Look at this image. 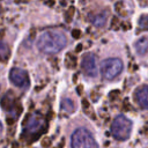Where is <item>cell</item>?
Returning <instances> with one entry per match:
<instances>
[{"label":"cell","instance_id":"7c38bea8","mask_svg":"<svg viewBox=\"0 0 148 148\" xmlns=\"http://www.w3.org/2000/svg\"><path fill=\"white\" fill-rule=\"evenodd\" d=\"M62 105H66L67 108V111H69V112H72L73 110H74V104H73V102L71 101V99H65L64 102H62Z\"/></svg>","mask_w":148,"mask_h":148},{"label":"cell","instance_id":"7a4b0ae2","mask_svg":"<svg viewBox=\"0 0 148 148\" xmlns=\"http://www.w3.org/2000/svg\"><path fill=\"white\" fill-rule=\"evenodd\" d=\"M72 148H98L94 135L83 127L76 128L71 138Z\"/></svg>","mask_w":148,"mask_h":148},{"label":"cell","instance_id":"5bb4252c","mask_svg":"<svg viewBox=\"0 0 148 148\" xmlns=\"http://www.w3.org/2000/svg\"><path fill=\"white\" fill-rule=\"evenodd\" d=\"M1 130H2V126H1V123H0V133H1Z\"/></svg>","mask_w":148,"mask_h":148},{"label":"cell","instance_id":"8992f818","mask_svg":"<svg viewBox=\"0 0 148 148\" xmlns=\"http://www.w3.org/2000/svg\"><path fill=\"white\" fill-rule=\"evenodd\" d=\"M81 66L82 69L84 71V73L90 76V77H95L97 75V64H96V58L92 53H87L81 61Z\"/></svg>","mask_w":148,"mask_h":148},{"label":"cell","instance_id":"3957f363","mask_svg":"<svg viewBox=\"0 0 148 148\" xmlns=\"http://www.w3.org/2000/svg\"><path fill=\"white\" fill-rule=\"evenodd\" d=\"M132 132V121L125 116H117L111 125V133L117 140H126Z\"/></svg>","mask_w":148,"mask_h":148},{"label":"cell","instance_id":"5b68a950","mask_svg":"<svg viewBox=\"0 0 148 148\" xmlns=\"http://www.w3.org/2000/svg\"><path fill=\"white\" fill-rule=\"evenodd\" d=\"M9 80L12 83H14L16 87L25 89L29 87V76L28 73L22 68H13L9 72Z\"/></svg>","mask_w":148,"mask_h":148},{"label":"cell","instance_id":"52a82bcc","mask_svg":"<svg viewBox=\"0 0 148 148\" xmlns=\"http://www.w3.org/2000/svg\"><path fill=\"white\" fill-rule=\"evenodd\" d=\"M135 99L143 109H148V86H141L135 90Z\"/></svg>","mask_w":148,"mask_h":148},{"label":"cell","instance_id":"8fae6325","mask_svg":"<svg viewBox=\"0 0 148 148\" xmlns=\"http://www.w3.org/2000/svg\"><path fill=\"white\" fill-rule=\"evenodd\" d=\"M106 16H105V14H101V15H97L95 18H92V23L95 24V25H97V27H102V25H104V23H105V18Z\"/></svg>","mask_w":148,"mask_h":148},{"label":"cell","instance_id":"30bf717a","mask_svg":"<svg viewBox=\"0 0 148 148\" xmlns=\"http://www.w3.org/2000/svg\"><path fill=\"white\" fill-rule=\"evenodd\" d=\"M8 53H9V50H8L7 44L0 39V58L1 59H6Z\"/></svg>","mask_w":148,"mask_h":148},{"label":"cell","instance_id":"4fadbf2b","mask_svg":"<svg viewBox=\"0 0 148 148\" xmlns=\"http://www.w3.org/2000/svg\"><path fill=\"white\" fill-rule=\"evenodd\" d=\"M74 35L77 36V35H79V31H73V36H74Z\"/></svg>","mask_w":148,"mask_h":148},{"label":"cell","instance_id":"277c9868","mask_svg":"<svg viewBox=\"0 0 148 148\" xmlns=\"http://www.w3.org/2000/svg\"><path fill=\"white\" fill-rule=\"evenodd\" d=\"M102 75L106 80H112L117 77L123 71V61L118 58H109L102 62L101 66Z\"/></svg>","mask_w":148,"mask_h":148},{"label":"cell","instance_id":"9c48e42d","mask_svg":"<svg viewBox=\"0 0 148 148\" xmlns=\"http://www.w3.org/2000/svg\"><path fill=\"white\" fill-rule=\"evenodd\" d=\"M134 47H135V51L138 52V54H140V56L146 54L148 51V39L147 38L138 39L134 44Z\"/></svg>","mask_w":148,"mask_h":148},{"label":"cell","instance_id":"6da1fadb","mask_svg":"<svg viewBox=\"0 0 148 148\" xmlns=\"http://www.w3.org/2000/svg\"><path fill=\"white\" fill-rule=\"evenodd\" d=\"M66 36L58 30L44 31L37 39V49L46 54H56L60 52L66 45Z\"/></svg>","mask_w":148,"mask_h":148},{"label":"cell","instance_id":"ba28073f","mask_svg":"<svg viewBox=\"0 0 148 148\" xmlns=\"http://www.w3.org/2000/svg\"><path fill=\"white\" fill-rule=\"evenodd\" d=\"M42 119L39 118V116L38 114H31L30 117H29V119H28V130L29 131H31V132H35V131H37L39 127H40V125H42Z\"/></svg>","mask_w":148,"mask_h":148}]
</instances>
